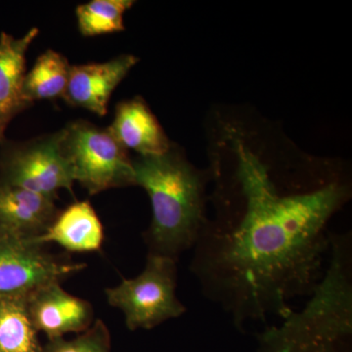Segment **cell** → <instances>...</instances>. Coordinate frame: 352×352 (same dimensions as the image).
Returning <instances> with one entry per match:
<instances>
[{
    "label": "cell",
    "mask_w": 352,
    "mask_h": 352,
    "mask_svg": "<svg viewBox=\"0 0 352 352\" xmlns=\"http://www.w3.org/2000/svg\"><path fill=\"white\" fill-rule=\"evenodd\" d=\"M135 185L147 192L152 220L143 234L148 254L178 261L193 250L206 219L207 178L171 151L132 161Z\"/></svg>",
    "instance_id": "cell-3"
},
{
    "label": "cell",
    "mask_w": 352,
    "mask_h": 352,
    "mask_svg": "<svg viewBox=\"0 0 352 352\" xmlns=\"http://www.w3.org/2000/svg\"><path fill=\"white\" fill-rule=\"evenodd\" d=\"M44 247L0 231V298H28L41 287L61 284L87 267Z\"/></svg>",
    "instance_id": "cell-7"
},
{
    "label": "cell",
    "mask_w": 352,
    "mask_h": 352,
    "mask_svg": "<svg viewBox=\"0 0 352 352\" xmlns=\"http://www.w3.org/2000/svg\"><path fill=\"white\" fill-rule=\"evenodd\" d=\"M27 298H0V352H43Z\"/></svg>",
    "instance_id": "cell-14"
},
{
    "label": "cell",
    "mask_w": 352,
    "mask_h": 352,
    "mask_svg": "<svg viewBox=\"0 0 352 352\" xmlns=\"http://www.w3.org/2000/svg\"><path fill=\"white\" fill-rule=\"evenodd\" d=\"M32 242L55 243L73 252H96L104 242L103 226L90 203L76 201L60 210L50 229Z\"/></svg>",
    "instance_id": "cell-13"
},
{
    "label": "cell",
    "mask_w": 352,
    "mask_h": 352,
    "mask_svg": "<svg viewBox=\"0 0 352 352\" xmlns=\"http://www.w3.org/2000/svg\"><path fill=\"white\" fill-rule=\"evenodd\" d=\"M38 32L32 28L19 38L0 34V144L11 120L32 105L24 94L25 54Z\"/></svg>",
    "instance_id": "cell-11"
},
{
    "label": "cell",
    "mask_w": 352,
    "mask_h": 352,
    "mask_svg": "<svg viewBox=\"0 0 352 352\" xmlns=\"http://www.w3.org/2000/svg\"><path fill=\"white\" fill-rule=\"evenodd\" d=\"M231 164L214 170V214L190 261L201 294L237 330L284 319L325 271L331 220L351 198L333 166L270 163L236 139Z\"/></svg>",
    "instance_id": "cell-1"
},
{
    "label": "cell",
    "mask_w": 352,
    "mask_h": 352,
    "mask_svg": "<svg viewBox=\"0 0 352 352\" xmlns=\"http://www.w3.org/2000/svg\"><path fill=\"white\" fill-rule=\"evenodd\" d=\"M108 129L120 144L138 152L139 156H160L170 150L161 124L139 97L117 106L115 120Z\"/></svg>",
    "instance_id": "cell-12"
},
{
    "label": "cell",
    "mask_w": 352,
    "mask_h": 352,
    "mask_svg": "<svg viewBox=\"0 0 352 352\" xmlns=\"http://www.w3.org/2000/svg\"><path fill=\"white\" fill-rule=\"evenodd\" d=\"M308 298L256 336L254 352H352L351 232H331L327 266Z\"/></svg>",
    "instance_id": "cell-2"
},
{
    "label": "cell",
    "mask_w": 352,
    "mask_h": 352,
    "mask_svg": "<svg viewBox=\"0 0 352 352\" xmlns=\"http://www.w3.org/2000/svg\"><path fill=\"white\" fill-rule=\"evenodd\" d=\"M71 68L68 59L63 55L56 51H45L38 58L31 71L25 74V98L32 104L38 100L63 98Z\"/></svg>",
    "instance_id": "cell-15"
},
{
    "label": "cell",
    "mask_w": 352,
    "mask_h": 352,
    "mask_svg": "<svg viewBox=\"0 0 352 352\" xmlns=\"http://www.w3.org/2000/svg\"><path fill=\"white\" fill-rule=\"evenodd\" d=\"M177 263L168 256L148 254L138 276L106 289L109 305L122 310L127 329L152 330L186 314L187 307L176 294Z\"/></svg>",
    "instance_id": "cell-4"
},
{
    "label": "cell",
    "mask_w": 352,
    "mask_h": 352,
    "mask_svg": "<svg viewBox=\"0 0 352 352\" xmlns=\"http://www.w3.org/2000/svg\"><path fill=\"white\" fill-rule=\"evenodd\" d=\"M138 62V57L126 54L105 63L72 66L64 100L104 117L113 90Z\"/></svg>",
    "instance_id": "cell-9"
},
{
    "label": "cell",
    "mask_w": 352,
    "mask_h": 352,
    "mask_svg": "<svg viewBox=\"0 0 352 352\" xmlns=\"http://www.w3.org/2000/svg\"><path fill=\"white\" fill-rule=\"evenodd\" d=\"M131 0H92L76 8L78 29L85 36L124 31V14Z\"/></svg>",
    "instance_id": "cell-16"
},
{
    "label": "cell",
    "mask_w": 352,
    "mask_h": 352,
    "mask_svg": "<svg viewBox=\"0 0 352 352\" xmlns=\"http://www.w3.org/2000/svg\"><path fill=\"white\" fill-rule=\"evenodd\" d=\"M43 352H111V335L103 321L97 320L73 340H48Z\"/></svg>",
    "instance_id": "cell-17"
},
{
    "label": "cell",
    "mask_w": 352,
    "mask_h": 352,
    "mask_svg": "<svg viewBox=\"0 0 352 352\" xmlns=\"http://www.w3.org/2000/svg\"><path fill=\"white\" fill-rule=\"evenodd\" d=\"M59 212L52 199L0 182L1 232L32 242L50 229Z\"/></svg>",
    "instance_id": "cell-10"
},
{
    "label": "cell",
    "mask_w": 352,
    "mask_h": 352,
    "mask_svg": "<svg viewBox=\"0 0 352 352\" xmlns=\"http://www.w3.org/2000/svg\"><path fill=\"white\" fill-rule=\"evenodd\" d=\"M28 311L38 332L48 340L69 333H82L94 323V308L87 300L65 291L60 283L41 287L27 298Z\"/></svg>",
    "instance_id": "cell-8"
},
{
    "label": "cell",
    "mask_w": 352,
    "mask_h": 352,
    "mask_svg": "<svg viewBox=\"0 0 352 352\" xmlns=\"http://www.w3.org/2000/svg\"><path fill=\"white\" fill-rule=\"evenodd\" d=\"M0 155V182L56 201L60 190L73 193V170L62 131L25 143H7Z\"/></svg>",
    "instance_id": "cell-6"
},
{
    "label": "cell",
    "mask_w": 352,
    "mask_h": 352,
    "mask_svg": "<svg viewBox=\"0 0 352 352\" xmlns=\"http://www.w3.org/2000/svg\"><path fill=\"white\" fill-rule=\"evenodd\" d=\"M61 131L74 179L90 195L135 185L133 166L126 149L109 129L78 120Z\"/></svg>",
    "instance_id": "cell-5"
}]
</instances>
